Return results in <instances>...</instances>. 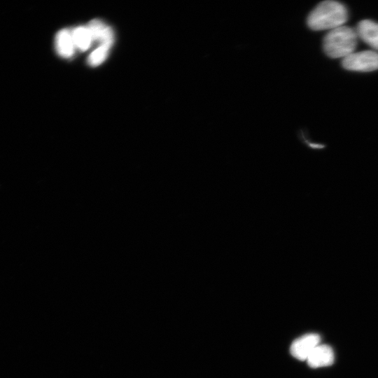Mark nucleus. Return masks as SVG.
Returning a JSON list of instances; mask_svg holds the SVG:
<instances>
[{
    "label": "nucleus",
    "mask_w": 378,
    "mask_h": 378,
    "mask_svg": "<svg viewBox=\"0 0 378 378\" xmlns=\"http://www.w3.org/2000/svg\"><path fill=\"white\" fill-rule=\"evenodd\" d=\"M348 20L346 6L336 1H324L318 4L309 14L308 27L315 31L333 29Z\"/></svg>",
    "instance_id": "1"
},
{
    "label": "nucleus",
    "mask_w": 378,
    "mask_h": 378,
    "mask_svg": "<svg viewBox=\"0 0 378 378\" xmlns=\"http://www.w3.org/2000/svg\"><path fill=\"white\" fill-rule=\"evenodd\" d=\"M358 34L353 28L340 26L331 29L324 37L323 48L331 58L346 57L353 53L357 46Z\"/></svg>",
    "instance_id": "2"
},
{
    "label": "nucleus",
    "mask_w": 378,
    "mask_h": 378,
    "mask_svg": "<svg viewBox=\"0 0 378 378\" xmlns=\"http://www.w3.org/2000/svg\"><path fill=\"white\" fill-rule=\"evenodd\" d=\"M342 66L349 71H372L378 69V52L373 50H363L353 52L342 61Z\"/></svg>",
    "instance_id": "3"
},
{
    "label": "nucleus",
    "mask_w": 378,
    "mask_h": 378,
    "mask_svg": "<svg viewBox=\"0 0 378 378\" xmlns=\"http://www.w3.org/2000/svg\"><path fill=\"white\" fill-rule=\"evenodd\" d=\"M321 337L316 333H309L296 339L292 343L290 351L293 357L307 360L311 353L320 344Z\"/></svg>",
    "instance_id": "4"
},
{
    "label": "nucleus",
    "mask_w": 378,
    "mask_h": 378,
    "mask_svg": "<svg viewBox=\"0 0 378 378\" xmlns=\"http://www.w3.org/2000/svg\"><path fill=\"white\" fill-rule=\"evenodd\" d=\"M92 41L100 46H111L113 42V32L111 28L98 19L91 20L87 27Z\"/></svg>",
    "instance_id": "5"
},
{
    "label": "nucleus",
    "mask_w": 378,
    "mask_h": 378,
    "mask_svg": "<svg viewBox=\"0 0 378 378\" xmlns=\"http://www.w3.org/2000/svg\"><path fill=\"white\" fill-rule=\"evenodd\" d=\"M308 365L312 368L326 367L334 362V353L330 346L319 344L307 359Z\"/></svg>",
    "instance_id": "6"
},
{
    "label": "nucleus",
    "mask_w": 378,
    "mask_h": 378,
    "mask_svg": "<svg viewBox=\"0 0 378 378\" xmlns=\"http://www.w3.org/2000/svg\"><path fill=\"white\" fill-rule=\"evenodd\" d=\"M356 33L365 43L378 50V23L363 20L359 22L356 27Z\"/></svg>",
    "instance_id": "7"
},
{
    "label": "nucleus",
    "mask_w": 378,
    "mask_h": 378,
    "mask_svg": "<svg viewBox=\"0 0 378 378\" xmlns=\"http://www.w3.org/2000/svg\"><path fill=\"white\" fill-rule=\"evenodd\" d=\"M75 45L71 32L67 29L60 30L55 37V48L58 54L63 57H70L74 52Z\"/></svg>",
    "instance_id": "8"
},
{
    "label": "nucleus",
    "mask_w": 378,
    "mask_h": 378,
    "mask_svg": "<svg viewBox=\"0 0 378 378\" xmlns=\"http://www.w3.org/2000/svg\"><path fill=\"white\" fill-rule=\"evenodd\" d=\"M71 35L76 48L83 51L89 48L92 39L87 27H78L72 31Z\"/></svg>",
    "instance_id": "9"
},
{
    "label": "nucleus",
    "mask_w": 378,
    "mask_h": 378,
    "mask_svg": "<svg viewBox=\"0 0 378 378\" xmlns=\"http://www.w3.org/2000/svg\"><path fill=\"white\" fill-rule=\"evenodd\" d=\"M109 48L108 46H100L90 55L88 64L92 66L99 65L106 58Z\"/></svg>",
    "instance_id": "10"
}]
</instances>
